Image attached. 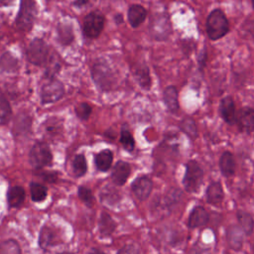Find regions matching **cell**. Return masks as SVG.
Instances as JSON below:
<instances>
[{
  "instance_id": "cell-28",
  "label": "cell",
  "mask_w": 254,
  "mask_h": 254,
  "mask_svg": "<svg viewBox=\"0 0 254 254\" xmlns=\"http://www.w3.org/2000/svg\"><path fill=\"white\" fill-rule=\"evenodd\" d=\"M30 191L32 200L36 202L43 201L48 194V189L44 185L39 183H32L30 185Z\"/></svg>"
},
{
  "instance_id": "cell-43",
  "label": "cell",
  "mask_w": 254,
  "mask_h": 254,
  "mask_svg": "<svg viewBox=\"0 0 254 254\" xmlns=\"http://www.w3.org/2000/svg\"><path fill=\"white\" fill-rule=\"evenodd\" d=\"M60 254H70V253H60Z\"/></svg>"
},
{
  "instance_id": "cell-2",
  "label": "cell",
  "mask_w": 254,
  "mask_h": 254,
  "mask_svg": "<svg viewBox=\"0 0 254 254\" xmlns=\"http://www.w3.org/2000/svg\"><path fill=\"white\" fill-rule=\"evenodd\" d=\"M203 181V170L200 165L194 161L190 160L186 165V172L183 178V186L188 192H196Z\"/></svg>"
},
{
  "instance_id": "cell-26",
  "label": "cell",
  "mask_w": 254,
  "mask_h": 254,
  "mask_svg": "<svg viewBox=\"0 0 254 254\" xmlns=\"http://www.w3.org/2000/svg\"><path fill=\"white\" fill-rule=\"evenodd\" d=\"M8 202L12 207H19L25 200V190L22 187H13L8 191Z\"/></svg>"
},
{
  "instance_id": "cell-5",
  "label": "cell",
  "mask_w": 254,
  "mask_h": 254,
  "mask_svg": "<svg viewBox=\"0 0 254 254\" xmlns=\"http://www.w3.org/2000/svg\"><path fill=\"white\" fill-rule=\"evenodd\" d=\"M30 164L36 169H42L50 166L53 161V155L48 144L44 142L36 143L29 154Z\"/></svg>"
},
{
  "instance_id": "cell-1",
  "label": "cell",
  "mask_w": 254,
  "mask_h": 254,
  "mask_svg": "<svg viewBox=\"0 0 254 254\" xmlns=\"http://www.w3.org/2000/svg\"><path fill=\"white\" fill-rule=\"evenodd\" d=\"M229 31V24L226 16L220 9H214L206 19V32L211 40H218Z\"/></svg>"
},
{
  "instance_id": "cell-16",
  "label": "cell",
  "mask_w": 254,
  "mask_h": 254,
  "mask_svg": "<svg viewBox=\"0 0 254 254\" xmlns=\"http://www.w3.org/2000/svg\"><path fill=\"white\" fill-rule=\"evenodd\" d=\"M224 191L219 182H212L205 190V200L209 204H219L223 201Z\"/></svg>"
},
{
  "instance_id": "cell-37",
  "label": "cell",
  "mask_w": 254,
  "mask_h": 254,
  "mask_svg": "<svg viewBox=\"0 0 254 254\" xmlns=\"http://www.w3.org/2000/svg\"><path fill=\"white\" fill-rule=\"evenodd\" d=\"M141 250L140 247L137 244H127L125 246H123L117 254H140Z\"/></svg>"
},
{
  "instance_id": "cell-33",
  "label": "cell",
  "mask_w": 254,
  "mask_h": 254,
  "mask_svg": "<svg viewBox=\"0 0 254 254\" xmlns=\"http://www.w3.org/2000/svg\"><path fill=\"white\" fill-rule=\"evenodd\" d=\"M0 254H21V249L15 240L10 239L0 245Z\"/></svg>"
},
{
  "instance_id": "cell-42",
  "label": "cell",
  "mask_w": 254,
  "mask_h": 254,
  "mask_svg": "<svg viewBox=\"0 0 254 254\" xmlns=\"http://www.w3.org/2000/svg\"><path fill=\"white\" fill-rule=\"evenodd\" d=\"M15 0H0L1 4L5 5V6H8V5H11Z\"/></svg>"
},
{
  "instance_id": "cell-41",
  "label": "cell",
  "mask_w": 254,
  "mask_h": 254,
  "mask_svg": "<svg viewBox=\"0 0 254 254\" xmlns=\"http://www.w3.org/2000/svg\"><path fill=\"white\" fill-rule=\"evenodd\" d=\"M87 254H105V253L98 248H91Z\"/></svg>"
},
{
  "instance_id": "cell-18",
  "label": "cell",
  "mask_w": 254,
  "mask_h": 254,
  "mask_svg": "<svg viewBox=\"0 0 254 254\" xmlns=\"http://www.w3.org/2000/svg\"><path fill=\"white\" fill-rule=\"evenodd\" d=\"M99 197L102 203L109 206H114L118 204L119 201L121 200V193L116 188L111 186H106L100 190Z\"/></svg>"
},
{
  "instance_id": "cell-22",
  "label": "cell",
  "mask_w": 254,
  "mask_h": 254,
  "mask_svg": "<svg viewBox=\"0 0 254 254\" xmlns=\"http://www.w3.org/2000/svg\"><path fill=\"white\" fill-rule=\"evenodd\" d=\"M146 16L147 11L141 5H132L128 10V20L133 28H137L138 26H140L146 19Z\"/></svg>"
},
{
  "instance_id": "cell-32",
  "label": "cell",
  "mask_w": 254,
  "mask_h": 254,
  "mask_svg": "<svg viewBox=\"0 0 254 254\" xmlns=\"http://www.w3.org/2000/svg\"><path fill=\"white\" fill-rule=\"evenodd\" d=\"M120 143L124 147V149L128 152H132L135 147V141L133 139L132 134L128 129L125 128V126L121 129L120 133Z\"/></svg>"
},
{
  "instance_id": "cell-17",
  "label": "cell",
  "mask_w": 254,
  "mask_h": 254,
  "mask_svg": "<svg viewBox=\"0 0 254 254\" xmlns=\"http://www.w3.org/2000/svg\"><path fill=\"white\" fill-rule=\"evenodd\" d=\"M219 111L223 120L228 124H233L235 122V105L231 96H225L221 99Z\"/></svg>"
},
{
  "instance_id": "cell-23",
  "label": "cell",
  "mask_w": 254,
  "mask_h": 254,
  "mask_svg": "<svg viewBox=\"0 0 254 254\" xmlns=\"http://www.w3.org/2000/svg\"><path fill=\"white\" fill-rule=\"evenodd\" d=\"M116 222L114 219L105 211L101 212L99 222H98V229L100 235L103 237H109L115 231Z\"/></svg>"
},
{
  "instance_id": "cell-38",
  "label": "cell",
  "mask_w": 254,
  "mask_h": 254,
  "mask_svg": "<svg viewBox=\"0 0 254 254\" xmlns=\"http://www.w3.org/2000/svg\"><path fill=\"white\" fill-rule=\"evenodd\" d=\"M54 61L51 62V64L49 65V67L47 68V73L49 74L50 78H53V74L57 73V71L61 68V64L58 63V60L55 61V59H53Z\"/></svg>"
},
{
  "instance_id": "cell-24",
  "label": "cell",
  "mask_w": 254,
  "mask_h": 254,
  "mask_svg": "<svg viewBox=\"0 0 254 254\" xmlns=\"http://www.w3.org/2000/svg\"><path fill=\"white\" fill-rule=\"evenodd\" d=\"M236 218L240 225L239 227L242 229L243 233L246 236L251 235L253 232V227H254V221H253L252 215L245 210L239 209L236 212Z\"/></svg>"
},
{
  "instance_id": "cell-15",
  "label": "cell",
  "mask_w": 254,
  "mask_h": 254,
  "mask_svg": "<svg viewBox=\"0 0 254 254\" xmlns=\"http://www.w3.org/2000/svg\"><path fill=\"white\" fill-rule=\"evenodd\" d=\"M226 239L229 247L237 251L242 248L244 241V233L238 225L232 224L227 228Z\"/></svg>"
},
{
  "instance_id": "cell-11",
  "label": "cell",
  "mask_w": 254,
  "mask_h": 254,
  "mask_svg": "<svg viewBox=\"0 0 254 254\" xmlns=\"http://www.w3.org/2000/svg\"><path fill=\"white\" fill-rule=\"evenodd\" d=\"M152 189L153 182L148 176H140L136 178L131 185L132 192L139 200L147 199L151 194Z\"/></svg>"
},
{
  "instance_id": "cell-34",
  "label": "cell",
  "mask_w": 254,
  "mask_h": 254,
  "mask_svg": "<svg viewBox=\"0 0 254 254\" xmlns=\"http://www.w3.org/2000/svg\"><path fill=\"white\" fill-rule=\"evenodd\" d=\"M77 194H78V197L79 199L85 203L88 207H91L93 202H94V196H93V193L91 191L90 189L86 188V187H79L78 190H77Z\"/></svg>"
},
{
  "instance_id": "cell-19",
  "label": "cell",
  "mask_w": 254,
  "mask_h": 254,
  "mask_svg": "<svg viewBox=\"0 0 254 254\" xmlns=\"http://www.w3.org/2000/svg\"><path fill=\"white\" fill-rule=\"evenodd\" d=\"M219 169L221 174L226 178L234 175L235 169H236V163L233 155L230 152L225 151L220 156Z\"/></svg>"
},
{
  "instance_id": "cell-35",
  "label": "cell",
  "mask_w": 254,
  "mask_h": 254,
  "mask_svg": "<svg viewBox=\"0 0 254 254\" xmlns=\"http://www.w3.org/2000/svg\"><path fill=\"white\" fill-rule=\"evenodd\" d=\"M12 115L11 107L9 102L3 98L0 97V125L7 123Z\"/></svg>"
},
{
  "instance_id": "cell-12",
  "label": "cell",
  "mask_w": 254,
  "mask_h": 254,
  "mask_svg": "<svg viewBox=\"0 0 254 254\" xmlns=\"http://www.w3.org/2000/svg\"><path fill=\"white\" fill-rule=\"evenodd\" d=\"M209 221V214L207 210L201 205H195L190 212L188 219V226L190 229L201 227Z\"/></svg>"
},
{
  "instance_id": "cell-30",
  "label": "cell",
  "mask_w": 254,
  "mask_h": 254,
  "mask_svg": "<svg viewBox=\"0 0 254 254\" xmlns=\"http://www.w3.org/2000/svg\"><path fill=\"white\" fill-rule=\"evenodd\" d=\"M181 129L192 140H194L197 137V129L195 122L193 121V119L190 117H186L183 119V121L181 122Z\"/></svg>"
},
{
  "instance_id": "cell-36",
  "label": "cell",
  "mask_w": 254,
  "mask_h": 254,
  "mask_svg": "<svg viewBox=\"0 0 254 254\" xmlns=\"http://www.w3.org/2000/svg\"><path fill=\"white\" fill-rule=\"evenodd\" d=\"M91 110H92V109H91V106H90L89 104L85 103V102L79 103V104L75 107V109H74L76 116H77L79 119H81V120H86V119H88V117H89V115H90V113H91Z\"/></svg>"
},
{
  "instance_id": "cell-25",
  "label": "cell",
  "mask_w": 254,
  "mask_h": 254,
  "mask_svg": "<svg viewBox=\"0 0 254 254\" xmlns=\"http://www.w3.org/2000/svg\"><path fill=\"white\" fill-rule=\"evenodd\" d=\"M164 101L170 112H177L179 109V100H178V91L177 88L173 85L168 86L164 91Z\"/></svg>"
},
{
  "instance_id": "cell-4",
  "label": "cell",
  "mask_w": 254,
  "mask_h": 254,
  "mask_svg": "<svg viewBox=\"0 0 254 254\" xmlns=\"http://www.w3.org/2000/svg\"><path fill=\"white\" fill-rule=\"evenodd\" d=\"M37 15L35 0H22L21 7L16 19L17 27L22 31H29L34 25Z\"/></svg>"
},
{
  "instance_id": "cell-40",
  "label": "cell",
  "mask_w": 254,
  "mask_h": 254,
  "mask_svg": "<svg viewBox=\"0 0 254 254\" xmlns=\"http://www.w3.org/2000/svg\"><path fill=\"white\" fill-rule=\"evenodd\" d=\"M89 2V0H74L73 1V5L77 6V7H81L86 5Z\"/></svg>"
},
{
  "instance_id": "cell-14",
  "label": "cell",
  "mask_w": 254,
  "mask_h": 254,
  "mask_svg": "<svg viewBox=\"0 0 254 254\" xmlns=\"http://www.w3.org/2000/svg\"><path fill=\"white\" fill-rule=\"evenodd\" d=\"M235 121L240 129V131L251 133L254 130V110L251 107L242 108L238 112V116H236Z\"/></svg>"
},
{
  "instance_id": "cell-31",
  "label": "cell",
  "mask_w": 254,
  "mask_h": 254,
  "mask_svg": "<svg viewBox=\"0 0 254 254\" xmlns=\"http://www.w3.org/2000/svg\"><path fill=\"white\" fill-rule=\"evenodd\" d=\"M59 40L63 45H69L73 40L72 28L68 25H61L58 28Z\"/></svg>"
},
{
  "instance_id": "cell-6",
  "label": "cell",
  "mask_w": 254,
  "mask_h": 254,
  "mask_svg": "<svg viewBox=\"0 0 254 254\" xmlns=\"http://www.w3.org/2000/svg\"><path fill=\"white\" fill-rule=\"evenodd\" d=\"M182 190L180 189H170L164 196H159L155 198L152 204L154 211H159V213H169L173 207L181 200Z\"/></svg>"
},
{
  "instance_id": "cell-7",
  "label": "cell",
  "mask_w": 254,
  "mask_h": 254,
  "mask_svg": "<svg viewBox=\"0 0 254 254\" xmlns=\"http://www.w3.org/2000/svg\"><path fill=\"white\" fill-rule=\"evenodd\" d=\"M49 57V48L41 39H35L31 42L27 50V58L30 63L36 65H43L47 63Z\"/></svg>"
},
{
  "instance_id": "cell-29",
  "label": "cell",
  "mask_w": 254,
  "mask_h": 254,
  "mask_svg": "<svg viewBox=\"0 0 254 254\" xmlns=\"http://www.w3.org/2000/svg\"><path fill=\"white\" fill-rule=\"evenodd\" d=\"M135 77L139 84L143 87L148 89L151 84V78L149 75V69L145 64L138 66L135 70Z\"/></svg>"
},
{
  "instance_id": "cell-10",
  "label": "cell",
  "mask_w": 254,
  "mask_h": 254,
  "mask_svg": "<svg viewBox=\"0 0 254 254\" xmlns=\"http://www.w3.org/2000/svg\"><path fill=\"white\" fill-rule=\"evenodd\" d=\"M171 32V26L168 16L158 14L153 17L150 23V33L156 40H166Z\"/></svg>"
},
{
  "instance_id": "cell-3",
  "label": "cell",
  "mask_w": 254,
  "mask_h": 254,
  "mask_svg": "<svg viewBox=\"0 0 254 254\" xmlns=\"http://www.w3.org/2000/svg\"><path fill=\"white\" fill-rule=\"evenodd\" d=\"M91 75L97 87L102 91L110 90L115 83V76L112 69L103 62H98L93 65Z\"/></svg>"
},
{
  "instance_id": "cell-13",
  "label": "cell",
  "mask_w": 254,
  "mask_h": 254,
  "mask_svg": "<svg viewBox=\"0 0 254 254\" xmlns=\"http://www.w3.org/2000/svg\"><path fill=\"white\" fill-rule=\"evenodd\" d=\"M131 174V167L127 162L118 161L112 169L111 180L114 185L121 187L125 185Z\"/></svg>"
},
{
  "instance_id": "cell-21",
  "label": "cell",
  "mask_w": 254,
  "mask_h": 254,
  "mask_svg": "<svg viewBox=\"0 0 254 254\" xmlns=\"http://www.w3.org/2000/svg\"><path fill=\"white\" fill-rule=\"evenodd\" d=\"M113 153L109 149H104L97 153L94 157V164L98 171L107 172L112 165Z\"/></svg>"
},
{
  "instance_id": "cell-27",
  "label": "cell",
  "mask_w": 254,
  "mask_h": 254,
  "mask_svg": "<svg viewBox=\"0 0 254 254\" xmlns=\"http://www.w3.org/2000/svg\"><path fill=\"white\" fill-rule=\"evenodd\" d=\"M71 168H72V173L76 178L84 176L87 172V164H86L85 157L82 154L75 155L74 158L72 159Z\"/></svg>"
},
{
  "instance_id": "cell-20",
  "label": "cell",
  "mask_w": 254,
  "mask_h": 254,
  "mask_svg": "<svg viewBox=\"0 0 254 254\" xmlns=\"http://www.w3.org/2000/svg\"><path fill=\"white\" fill-rule=\"evenodd\" d=\"M57 239H58V235L56 231L52 227L46 225L42 228L40 232L39 245L42 249L47 250L48 248L57 244Z\"/></svg>"
},
{
  "instance_id": "cell-39",
  "label": "cell",
  "mask_w": 254,
  "mask_h": 254,
  "mask_svg": "<svg viewBox=\"0 0 254 254\" xmlns=\"http://www.w3.org/2000/svg\"><path fill=\"white\" fill-rule=\"evenodd\" d=\"M190 254H210V251L208 248L206 247H203L201 245H197V244H194L190 251Z\"/></svg>"
},
{
  "instance_id": "cell-8",
  "label": "cell",
  "mask_w": 254,
  "mask_h": 254,
  "mask_svg": "<svg viewBox=\"0 0 254 254\" xmlns=\"http://www.w3.org/2000/svg\"><path fill=\"white\" fill-rule=\"evenodd\" d=\"M104 27V17L98 11L90 12L83 21V33L87 38H97Z\"/></svg>"
},
{
  "instance_id": "cell-9",
  "label": "cell",
  "mask_w": 254,
  "mask_h": 254,
  "mask_svg": "<svg viewBox=\"0 0 254 254\" xmlns=\"http://www.w3.org/2000/svg\"><path fill=\"white\" fill-rule=\"evenodd\" d=\"M64 88L63 83L56 79L50 78L43 84L41 89V99L43 103H53L58 101L64 95Z\"/></svg>"
}]
</instances>
